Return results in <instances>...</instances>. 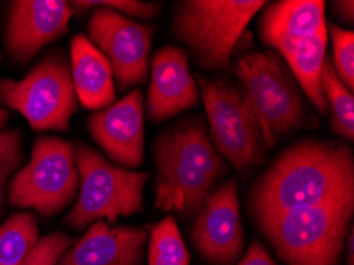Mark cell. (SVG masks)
Listing matches in <instances>:
<instances>
[{"label": "cell", "mask_w": 354, "mask_h": 265, "mask_svg": "<svg viewBox=\"0 0 354 265\" xmlns=\"http://www.w3.org/2000/svg\"><path fill=\"white\" fill-rule=\"evenodd\" d=\"M354 197L353 149L329 140H300L283 151L250 192L254 221Z\"/></svg>", "instance_id": "obj_1"}, {"label": "cell", "mask_w": 354, "mask_h": 265, "mask_svg": "<svg viewBox=\"0 0 354 265\" xmlns=\"http://www.w3.org/2000/svg\"><path fill=\"white\" fill-rule=\"evenodd\" d=\"M156 165V208L196 218L227 162L214 149L202 116L171 124L153 143Z\"/></svg>", "instance_id": "obj_2"}, {"label": "cell", "mask_w": 354, "mask_h": 265, "mask_svg": "<svg viewBox=\"0 0 354 265\" xmlns=\"http://www.w3.org/2000/svg\"><path fill=\"white\" fill-rule=\"evenodd\" d=\"M353 214L350 197L257 219L256 224L286 265H339Z\"/></svg>", "instance_id": "obj_3"}, {"label": "cell", "mask_w": 354, "mask_h": 265, "mask_svg": "<svg viewBox=\"0 0 354 265\" xmlns=\"http://www.w3.org/2000/svg\"><path fill=\"white\" fill-rule=\"evenodd\" d=\"M234 72L256 113L267 151L300 129L316 126L296 80L278 53L245 54Z\"/></svg>", "instance_id": "obj_4"}, {"label": "cell", "mask_w": 354, "mask_h": 265, "mask_svg": "<svg viewBox=\"0 0 354 265\" xmlns=\"http://www.w3.org/2000/svg\"><path fill=\"white\" fill-rule=\"evenodd\" d=\"M264 0H183L171 13V35L201 68L227 72L230 56Z\"/></svg>", "instance_id": "obj_5"}, {"label": "cell", "mask_w": 354, "mask_h": 265, "mask_svg": "<svg viewBox=\"0 0 354 265\" xmlns=\"http://www.w3.org/2000/svg\"><path fill=\"white\" fill-rule=\"evenodd\" d=\"M75 164L80 176V194L66 224L83 230L97 221L115 224L120 218L140 213L148 172L118 167L91 146H75Z\"/></svg>", "instance_id": "obj_6"}, {"label": "cell", "mask_w": 354, "mask_h": 265, "mask_svg": "<svg viewBox=\"0 0 354 265\" xmlns=\"http://www.w3.org/2000/svg\"><path fill=\"white\" fill-rule=\"evenodd\" d=\"M214 149L240 175L248 176L266 159V145L256 113L239 83L197 75Z\"/></svg>", "instance_id": "obj_7"}, {"label": "cell", "mask_w": 354, "mask_h": 265, "mask_svg": "<svg viewBox=\"0 0 354 265\" xmlns=\"http://www.w3.org/2000/svg\"><path fill=\"white\" fill-rule=\"evenodd\" d=\"M0 104L19 111L37 132H67L78 107L71 64L62 53L55 51L23 80H0Z\"/></svg>", "instance_id": "obj_8"}, {"label": "cell", "mask_w": 354, "mask_h": 265, "mask_svg": "<svg viewBox=\"0 0 354 265\" xmlns=\"http://www.w3.org/2000/svg\"><path fill=\"white\" fill-rule=\"evenodd\" d=\"M78 188L75 145L43 135L34 142L28 165L10 180L8 202L12 207L53 216L72 203Z\"/></svg>", "instance_id": "obj_9"}, {"label": "cell", "mask_w": 354, "mask_h": 265, "mask_svg": "<svg viewBox=\"0 0 354 265\" xmlns=\"http://www.w3.org/2000/svg\"><path fill=\"white\" fill-rule=\"evenodd\" d=\"M154 34V26L137 23L105 7H94L88 21L89 42L110 62L121 91L147 81Z\"/></svg>", "instance_id": "obj_10"}, {"label": "cell", "mask_w": 354, "mask_h": 265, "mask_svg": "<svg viewBox=\"0 0 354 265\" xmlns=\"http://www.w3.org/2000/svg\"><path fill=\"white\" fill-rule=\"evenodd\" d=\"M189 239L208 264L234 265L239 261L245 246V229L235 178L213 189L194 218Z\"/></svg>", "instance_id": "obj_11"}, {"label": "cell", "mask_w": 354, "mask_h": 265, "mask_svg": "<svg viewBox=\"0 0 354 265\" xmlns=\"http://www.w3.org/2000/svg\"><path fill=\"white\" fill-rule=\"evenodd\" d=\"M75 15L64 0H16L10 3L5 46L16 62H28L43 46L67 34Z\"/></svg>", "instance_id": "obj_12"}, {"label": "cell", "mask_w": 354, "mask_h": 265, "mask_svg": "<svg viewBox=\"0 0 354 265\" xmlns=\"http://www.w3.org/2000/svg\"><path fill=\"white\" fill-rule=\"evenodd\" d=\"M86 126L94 142L116 164L127 169H137L143 164L145 105L138 88L91 115Z\"/></svg>", "instance_id": "obj_13"}, {"label": "cell", "mask_w": 354, "mask_h": 265, "mask_svg": "<svg viewBox=\"0 0 354 265\" xmlns=\"http://www.w3.org/2000/svg\"><path fill=\"white\" fill-rule=\"evenodd\" d=\"M201 102V91L189 70L185 48L162 46L151 59V80L147 93V115L154 122L170 120Z\"/></svg>", "instance_id": "obj_14"}, {"label": "cell", "mask_w": 354, "mask_h": 265, "mask_svg": "<svg viewBox=\"0 0 354 265\" xmlns=\"http://www.w3.org/2000/svg\"><path fill=\"white\" fill-rule=\"evenodd\" d=\"M148 232L143 227L91 224L56 265H142Z\"/></svg>", "instance_id": "obj_15"}, {"label": "cell", "mask_w": 354, "mask_h": 265, "mask_svg": "<svg viewBox=\"0 0 354 265\" xmlns=\"http://www.w3.org/2000/svg\"><path fill=\"white\" fill-rule=\"evenodd\" d=\"M326 30L323 0H278L262 8L259 37L266 46L278 54L294 43Z\"/></svg>", "instance_id": "obj_16"}, {"label": "cell", "mask_w": 354, "mask_h": 265, "mask_svg": "<svg viewBox=\"0 0 354 265\" xmlns=\"http://www.w3.org/2000/svg\"><path fill=\"white\" fill-rule=\"evenodd\" d=\"M71 75L82 107L99 111L115 102L113 70L84 34H77L71 42Z\"/></svg>", "instance_id": "obj_17"}, {"label": "cell", "mask_w": 354, "mask_h": 265, "mask_svg": "<svg viewBox=\"0 0 354 265\" xmlns=\"http://www.w3.org/2000/svg\"><path fill=\"white\" fill-rule=\"evenodd\" d=\"M327 30L304 39L286 48L280 56L284 59L289 72L304 94L308 97L321 116L327 113L323 91V68L326 61Z\"/></svg>", "instance_id": "obj_18"}, {"label": "cell", "mask_w": 354, "mask_h": 265, "mask_svg": "<svg viewBox=\"0 0 354 265\" xmlns=\"http://www.w3.org/2000/svg\"><path fill=\"white\" fill-rule=\"evenodd\" d=\"M40 240L34 213L19 212L0 224V265H21Z\"/></svg>", "instance_id": "obj_19"}, {"label": "cell", "mask_w": 354, "mask_h": 265, "mask_svg": "<svg viewBox=\"0 0 354 265\" xmlns=\"http://www.w3.org/2000/svg\"><path fill=\"white\" fill-rule=\"evenodd\" d=\"M323 91L327 110H330V131L353 142L354 138V95L337 77L330 57L326 56L323 68Z\"/></svg>", "instance_id": "obj_20"}, {"label": "cell", "mask_w": 354, "mask_h": 265, "mask_svg": "<svg viewBox=\"0 0 354 265\" xmlns=\"http://www.w3.org/2000/svg\"><path fill=\"white\" fill-rule=\"evenodd\" d=\"M148 265H191V254L174 216L153 227L148 240Z\"/></svg>", "instance_id": "obj_21"}, {"label": "cell", "mask_w": 354, "mask_h": 265, "mask_svg": "<svg viewBox=\"0 0 354 265\" xmlns=\"http://www.w3.org/2000/svg\"><path fill=\"white\" fill-rule=\"evenodd\" d=\"M327 37L332 40V56L330 62L337 77L340 78L348 89L354 88V32L335 24L327 26Z\"/></svg>", "instance_id": "obj_22"}, {"label": "cell", "mask_w": 354, "mask_h": 265, "mask_svg": "<svg viewBox=\"0 0 354 265\" xmlns=\"http://www.w3.org/2000/svg\"><path fill=\"white\" fill-rule=\"evenodd\" d=\"M23 162V135L19 131H0V214L3 213L5 186Z\"/></svg>", "instance_id": "obj_23"}, {"label": "cell", "mask_w": 354, "mask_h": 265, "mask_svg": "<svg viewBox=\"0 0 354 265\" xmlns=\"http://www.w3.org/2000/svg\"><path fill=\"white\" fill-rule=\"evenodd\" d=\"M73 12H83V10L94 7H105L113 10L126 18L138 19H154L160 15L159 2H138V0H80V2H71Z\"/></svg>", "instance_id": "obj_24"}, {"label": "cell", "mask_w": 354, "mask_h": 265, "mask_svg": "<svg viewBox=\"0 0 354 265\" xmlns=\"http://www.w3.org/2000/svg\"><path fill=\"white\" fill-rule=\"evenodd\" d=\"M73 245L71 235L55 232L39 240L34 250L21 265H56L62 254Z\"/></svg>", "instance_id": "obj_25"}, {"label": "cell", "mask_w": 354, "mask_h": 265, "mask_svg": "<svg viewBox=\"0 0 354 265\" xmlns=\"http://www.w3.org/2000/svg\"><path fill=\"white\" fill-rule=\"evenodd\" d=\"M235 265H277L273 261L269 251L266 250V246L261 241L253 240L251 245L246 250L243 259Z\"/></svg>", "instance_id": "obj_26"}, {"label": "cell", "mask_w": 354, "mask_h": 265, "mask_svg": "<svg viewBox=\"0 0 354 265\" xmlns=\"http://www.w3.org/2000/svg\"><path fill=\"white\" fill-rule=\"evenodd\" d=\"M334 5V10L337 16L342 21H345V23L348 24H353V16H354V3L351 2V0H342V2H334L332 3Z\"/></svg>", "instance_id": "obj_27"}, {"label": "cell", "mask_w": 354, "mask_h": 265, "mask_svg": "<svg viewBox=\"0 0 354 265\" xmlns=\"http://www.w3.org/2000/svg\"><path fill=\"white\" fill-rule=\"evenodd\" d=\"M348 257H346V264L348 265H354V234H353V227L350 229V232H348Z\"/></svg>", "instance_id": "obj_28"}, {"label": "cell", "mask_w": 354, "mask_h": 265, "mask_svg": "<svg viewBox=\"0 0 354 265\" xmlns=\"http://www.w3.org/2000/svg\"><path fill=\"white\" fill-rule=\"evenodd\" d=\"M8 118H10V113L5 110V108L0 107V129H2L5 124L8 122Z\"/></svg>", "instance_id": "obj_29"}]
</instances>
